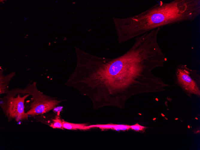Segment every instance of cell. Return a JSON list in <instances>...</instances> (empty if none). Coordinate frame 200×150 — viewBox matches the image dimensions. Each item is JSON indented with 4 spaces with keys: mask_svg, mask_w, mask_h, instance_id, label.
<instances>
[{
    "mask_svg": "<svg viewBox=\"0 0 200 150\" xmlns=\"http://www.w3.org/2000/svg\"><path fill=\"white\" fill-rule=\"evenodd\" d=\"M36 84V82L30 83L23 89L25 93L31 96L30 99L25 103L28 104L25 107V111L28 116H38L46 113L64 101L43 94L38 89Z\"/></svg>",
    "mask_w": 200,
    "mask_h": 150,
    "instance_id": "obj_3",
    "label": "cell"
},
{
    "mask_svg": "<svg viewBox=\"0 0 200 150\" xmlns=\"http://www.w3.org/2000/svg\"><path fill=\"white\" fill-rule=\"evenodd\" d=\"M130 129L137 131H143L146 128L145 127L141 125L138 123L130 125Z\"/></svg>",
    "mask_w": 200,
    "mask_h": 150,
    "instance_id": "obj_10",
    "label": "cell"
},
{
    "mask_svg": "<svg viewBox=\"0 0 200 150\" xmlns=\"http://www.w3.org/2000/svg\"><path fill=\"white\" fill-rule=\"evenodd\" d=\"M200 14V0H174L161 1L131 16L113 19L117 41L122 44L164 26L192 22Z\"/></svg>",
    "mask_w": 200,
    "mask_h": 150,
    "instance_id": "obj_2",
    "label": "cell"
},
{
    "mask_svg": "<svg viewBox=\"0 0 200 150\" xmlns=\"http://www.w3.org/2000/svg\"><path fill=\"white\" fill-rule=\"evenodd\" d=\"M62 125L64 129L69 130H89L87 127L88 125L86 123H75L68 122L63 120Z\"/></svg>",
    "mask_w": 200,
    "mask_h": 150,
    "instance_id": "obj_8",
    "label": "cell"
},
{
    "mask_svg": "<svg viewBox=\"0 0 200 150\" xmlns=\"http://www.w3.org/2000/svg\"><path fill=\"white\" fill-rule=\"evenodd\" d=\"M126 53L107 58L87 53L77 60L69 77L71 87L91 100L93 108H125L127 101L138 94L158 92L167 84L153 74L166 60L157 40L145 34L134 38Z\"/></svg>",
    "mask_w": 200,
    "mask_h": 150,
    "instance_id": "obj_1",
    "label": "cell"
},
{
    "mask_svg": "<svg viewBox=\"0 0 200 150\" xmlns=\"http://www.w3.org/2000/svg\"><path fill=\"white\" fill-rule=\"evenodd\" d=\"M3 70L0 68V94H7L9 91V85L10 82L15 75V72L10 73L6 75H4Z\"/></svg>",
    "mask_w": 200,
    "mask_h": 150,
    "instance_id": "obj_7",
    "label": "cell"
},
{
    "mask_svg": "<svg viewBox=\"0 0 200 150\" xmlns=\"http://www.w3.org/2000/svg\"><path fill=\"white\" fill-rule=\"evenodd\" d=\"M0 98V105L8 122H16L28 120L25 111L26 99L30 95L24 92L23 89L13 88Z\"/></svg>",
    "mask_w": 200,
    "mask_h": 150,
    "instance_id": "obj_4",
    "label": "cell"
},
{
    "mask_svg": "<svg viewBox=\"0 0 200 150\" xmlns=\"http://www.w3.org/2000/svg\"><path fill=\"white\" fill-rule=\"evenodd\" d=\"M173 78L175 82L188 95L200 96V75L198 71L180 64L175 69Z\"/></svg>",
    "mask_w": 200,
    "mask_h": 150,
    "instance_id": "obj_5",
    "label": "cell"
},
{
    "mask_svg": "<svg viewBox=\"0 0 200 150\" xmlns=\"http://www.w3.org/2000/svg\"><path fill=\"white\" fill-rule=\"evenodd\" d=\"M87 127L88 129L92 128H99L101 131L112 130L117 131H125L130 129V125L125 124H118L113 123L106 124H98L88 125Z\"/></svg>",
    "mask_w": 200,
    "mask_h": 150,
    "instance_id": "obj_6",
    "label": "cell"
},
{
    "mask_svg": "<svg viewBox=\"0 0 200 150\" xmlns=\"http://www.w3.org/2000/svg\"><path fill=\"white\" fill-rule=\"evenodd\" d=\"M63 120L60 119L59 115H56L52 119L49 125L53 128H58L63 130L64 129L62 125Z\"/></svg>",
    "mask_w": 200,
    "mask_h": 150,
    "instance_id": "obj_9",
    "label": "cell"
}]
</instances>
